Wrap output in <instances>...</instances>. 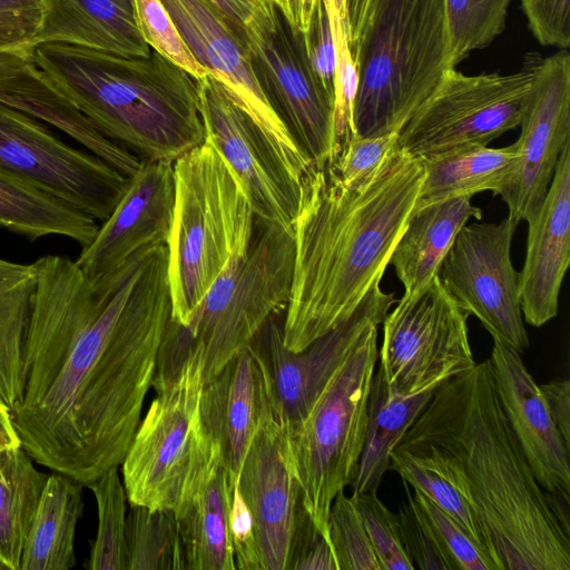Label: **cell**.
<instances>
[{
  "label": "cell",
  "instance_id": "obj_50",
  "mask_svg": "<svg viewBox=\"0 0 570 570\" xmlns=\"http://www.w3.org/2000/svg\"><path fill=\"white\" fill-rule=\"evenodd\" d=\"M553 422L564 442L570 445V381L558 377L539 384Z\"/></svg>",
  "mask_w": 570,
  "mask_h": 570
},
{
  "label": "cell",
  "instance_id": "obj_16",
  "mask_svg": "<svg viewBox=\"0 0 570 570\" xmlns=\"http://www.w3.org/2000/svg\"><path fill=\"white\" fill-rule=\"evenodd\" d=\"M380 283L372 285L351 317L303 351L292 352L284 345L281 314L254 338L266 366L273 414L281 424L301 421L366 330L383 323L396 299Z\"/></svg>",
  "mask_w": 570,
  "mask_h": 570
},
{
  "label": "cell",
  "instance_id": "obj_55",
  "mask_svg": "<svg viewBox=\"0 0 570 570\" xmlns=\"http://www.w3.org/2000/svg\"><path fill=\"white\" fill-rule=\"evenodd\" d=\"M0 570H7L6 567L0 561Z\"/></svg>",
  "mask_w": 570,
  "mask_h": 570
},
{
  "label": "cell",
  "instance_id": "obj_17",
  "mask_svg": "<svg viewBox=\"0 0 570 570\" xmlns=\"http://www.w3.org/2000/svg\"><path fill=\"white\" fill-rule=\"evenodd\" d=\"M198 62L255 120L303 177L312 164L269 104L254 72L245 30L209 0H160Z\"/></svg>",
  "mask_w": 570,
  "mask_h": 570
},
{
  "label": "cell",
  "instance_id": "obj_26",
  "mask_svg": "<svg viewBox=\"0 0 570 570\" xmlns=\"http://www.w3.org/2000/svg\"><path fill=\"white\" fill-rule=\"evenodd\" d=\"M482 216V209L472 205L471 196L414 209L390 257L404 286L403 295L416 294L436 276L460 229L470 218L481 219Z\"/></svg>",
  "mask_w": 570,
  "mask_h": 570
},
{
  "label": "cell",
  "instance_id": "obj_42",
  "mask_svg": "<svg viewBox=\"0 0 570 570\" xmlns=\"http://www.w3.org/2000/svg\"><path fill=\"white\" fill-rule=\"evenodd\" d=\"M406 500L396 513L402 547L414 570H450L429 525L421 515L407 483Z\"/></svg>",
  "mask_w": 570,
  "mask_h": 570
},
{
  "label": "cell",
  "instance_id": "obj_35",
  "mask_svg": "<svg viewBox=\"0 0 570 570\" xmlns=\"http://www.w3.org/2000/svg\"><path fill=\"white\" fill-rule=\"evenodd\" d=\"M96 499L98 530L91 547V570H128L126 543V490L118 466L87 485Z\"/></svg>",
  "mask_w": 570,
  "mask_h": 570
},
{
  "label": "cell",
  "instance_id": "obj_24",
  "mask_svg": "<svg viewBox=\"0 0 570 570\" xmlns=\"http://www.w3.org/2000/svg\"><path fill=\"white\" fill-rule=\"evenodd\" d=\"M234 489L219 448L210 441L174 510L186 570H236L229 538Z\"/></svg>",
  "mask_w": 570,
  "mask_h": 570
},
{
  "label": "cell",
  "instance_id": "obj_8",
  "mask_svg": "<svg viewBox=\"0 0 570 570\" xmlns=\"http://www.w3.org/2000/svg\"><path fill=\"white\" fill-rule=\"evenodd\" d=\"M377 324L371 325L335 371L308 413L283 425L302 501L328 539L335 495L354 481L363 451L367 403L379 358Z\"/></svg>",
  "mask_w": 570,
  "mask_h": 570
},
{
  "label": "cell",
  "instance_id": "obj_41",
  "mask_svg": "<svg viewBox=\"0 0 570 570\" xmlns=\"http://www.w3.org/2000/svg\"><path fill=\"white\" fill-rule=\"evenodd\" d=\"M382 570H414L401 543L396 513L376 492L352 494Z\"/></svg>",
  "mask_w": 570,
  "mask_h": 570
},
{
  "label": "cell",
  "instance_id": "obj_2",
  "mask_svg": "<svg viewBox=\"0 0 570 570\" xmlns=\"http://www.w3.org/2000/svg\"><path fill=\"white\" fill-rule=\"evenodd\" d=\"M395 448L442 461L498 570H570V504L535 480L501 407L489 360L438 386Z\"/></svg>",
  "mask_w": 570,
  "mask_h": 570
},
{
  "label": "cell",
  "instance_id": "obj_40",
  "mask_svg": "<svg viewBox=\"0 0 570 570\" xmlns=\"http://www.w3.org/2000/svg\"><path fill=\"white\" fill-rule=\"evenodd\" d=\"M137 23L145 42L196 79L208 72L198 62L160 0H132Z\"/></svg>",
  "mask_w": 570,
  "mask_h": 570
},
{
  "label": "cell",
  "instance_id": "obj_25",
  "mask_svg": "<svg viewBox=\"0 0 570 570\" xmlns=\"http://www.w3.org/2000/svg\"><path fill=\"white\" fill-rule=\"evenodd\" d=\"M40 43H67L126 57H147L132 0H41Z\"/></svg>",
  "mask_w": 570,
  "mask_h": 570
},
{
  "label": "cell",
  "instance_id": "obj_11",
  "mask_svg": "<svg viewBox=\"0 0 570 570\" xmlns=\"http://www.w3.org/2000/svg\"><path fill=\"white\" fill-rule=\"evenodd\" d=\"M468 317L439 275L416 294L403 295L382 323L379 370L387 389L413 396L472 370Z\"/></svg>",
  "mask_w": 570,
  "mask_h": 570
},
{
  "label": "cell",
  "instance_id": "obj_14",
  "mask_svg": "<svg viewBox=\"0 0 570 570\" xmlns=\"http://www.w3.org/2000/svg\"><path fill=\"white\" fill-rule=\"evenodd\" d=\"M0 169L101 223L116 207L129 178L94 154L69 146L39 120L2 102Z\"/></svg>",
  "mask_w": 570,
  "mask_h": 570
},
{
  "label": "cell",
  "instance_id": "obj_19",
  "mask_svg": "<svg viewBox=\"0 0 570 570\" xmlns=\"http://www.w3.org/2000/svg\"><path fill=\"white\" fill-rule=\"evenodd\" d=\"M175 206L174 163L141 160L109 217L76 259L91 282L124 266L135 254L167 245Z\"/></svg>",
  "mask_w": 570,
  "mask_h": 570
},
{
  "label": "cell",
  "instance_id": "obj_45",
  "mask_svg": "<svg viewBox=\"0 0 570 570\" xmlns=\"http://www.w3.org/2000/svg\"><path fill=\"white\" fill-rule=\"evenodd\" d=\"M43 14L41 0H0V52L30 50Z\"/></svg>",
  "mask_w": 570,
  "mask_h": 570
},
{
  "label": "cell",
  "instance_id": "obj_4",
  "mask_svg": "<svg viewBox=\"0 0 570 570\" xmlns=\"http://www.w3.org/2000/svg\"><path fill=\"white\" fill-rule=\"evenodd\" d=\"M31 56L104 135L142 160L174 163L205 141L198 79L154 49L126 57L40 43Z\"/></svg>",
  "mask_w": 570,
  "mask_h": 570
},
{
  "label": "cell",
  "instance_id": "obj_34",
  "mask_svg": "<svg viewBox=\"0 0 570 570\" xmlns=\"http://www.w3.org/2000/svg\"><path fill=\"white\" fill-rule=\"evenodd\" d=\"M389 470L426 495L484 547L470 504L440 459L431 453L395 448L391 453Z\"/></svg>",
  "mask_w": 570,
  "mask_h": 570
},
{
  "label": "cell",
  "instance_id": "obj_48",
  "mask_svg": "<svg viewBox=\"0 0 570 570\" xmlns=\"http://www.w3.org/2000/svg\"><path fill=\"white\" fill-rule=\"evenodd\" d=\"M229 538L236 569L262 570L253 519L237 485L230 502Z\"/></svg>",
  "mask_w": 570,
  "mask_h": 570
},
{
  "label": "cell",
  "instance_id": "obj_43",
  "mask_svg": "<svg viewBox=\"0 0 570 570\" xmlns=\"http://www.w3.org/2000/svg\"><path fill=\"white\" fill-rule=\"evenodd\" d=\"M302 40L312 75L334 101L335 45L327 0H316Z\"/></svg>",
  "mask_w": 570,
  "mask_h": 570
},
{
  "label": "cell",
  "instance_id": "obj_36",
  "mask_svg": "<svg viewBox=\"0 0 570 570\" xmlns=\"http://www.w3.org/2000/svg\"><path fill=\"white\" fill-rule=\"evenodd\" d=\"M511 1L443 0L453 68L471 51L485 48L501 35Z\"/></svg>",
  "mask_w": 570,
  "mask_h": 570
},
{
  "label": "cell",
  "instance_id": "obj_5",
  "mask_svg": "<svg viewBox=\"0 0 570 570\" xmlns=\"http://www.w3.org/2000/svg\"><path fill=\"white\" fill-rule=\"evenodd\" d=\"M358 72L356 136L399 132L450 61L443 0H370L350 46Z\"/></svg>",
  "mask_w": 570,
  "mask_h": 570
},
{
  "label": "cell",
  "instance_id": "obj_28",
  "mask_svg": "<svg viewBox=\"0 0 570 570\" xmlns=\"http://www.w3.org/2000/svg\"><path fill=\"white\" fill-rule=\"evenodd\" d=\"M0 227L29 240L67 237L83 248L95 238L99 225L53 195L0 169Z\"/></svg>",
  "mask_w": 570,
  "mask_h": 570
},
{
  "label": "cell",
  "instance_id": "obj_7",
  "mask_svg": "<svg viewBox=\"0 0 570 570\" xmlns=\"http://www.w3.org/2000/svg\"><path fill=\"white\" fill-rule=\"evenodd\" d=\"M174 173L167 244L170 320L185 326L229 258L249 247L256 217L242 186L208 142L176 159Z\"/></svg>",
  "mask_w": 570,
  "mask_h": 570
},
{
  "label": "cell",
  "instance_id": "obj_46",
  "mask_svg": "<svg viewBox=\"0 0 570 570\" xmlns=\"http://www.w3.org/2000/svg\"><path fill=\"white\" fill-rule=\"evenodd\" d=\"M528 26L542 46H570V0H520Z\"/></svg>",
  "mask_w": 570,
  "mask_h": 570
},
{
  "label": "cell",
  "instance_id": "obj_10",
  "mask_svg": "<svg viewBox=\"0 0 570 570\" xmlns=\"http://www.w3.org/2000/svg\"><path fill=\"white\" fill-rule=\"evenodd\" d=\"M203 386L204 357L196 350L179 377L156 393L121 463L129 504L176 509L210 449L199 415Z\"/></svg>",
  "mask_w": 570,
  "mask_h": 570
},
{
  "label": "cell",
  "instance_id": "obj_53",
  "mask_svg": "<svg viewBox=\"0 0 570 570\" xmlns=\"http://www.w3.org/2000/svg\"><path fill=\"white\" fill-rule=\"evenodd\" d=\"M21 446V441L9 410L0 405V454L6 450Z\"/></svg>",
  "mask_w": 570,
  "mask_h": 570
},
{
  "label": "cell",
  "instance_id": "obj_32",
  "mask_svg": "<svg viewBox=\"0 0 570 570\" xmlns=\"http://www.w3.org/2000/svg\"><path fill=\"white\" fill-rule=\"evenodd\" d=\"M22 446L0 454V561L19 570L24 540L48 474L39 471Z\"/></svg>",
  "mask_w": 570,
  "mask_h": 570
},
{
  "label": "cell",
  "instance_id": "obj_30",
  "mask_svg": "<svg viewBox=\"0 0 570 570\" xmlns=\"http://www.w3.org/2000/svg\"><path fill=\"white\" fill-rule=\"evenodd\" d=\"M520 159L517 142L502 148L488 146L423 160L425 178L415 209L459 196L490 190L500 195Z\"/></svg>",
  "mask_w": 570,
  "mask_h": 570
},
{
  "label": "cell",
  "instance_id": "obj_23",
  "mask_svg": "<svg viewBox=\"0 0 570 570\" xmlns=\"http://www.w3.org/2000/svg\"><path fill=\"white\" fill-rule=\"evenodd\" d=\"M527 223L520 306L524 322L540 327L558 314L560 288L570 264V144L560 154L542 204Z\"/></svg>",
  "mask_w": 570,
  "mask_h": 570
},
{
  "label": "cell",
  "instance_id": "obj_37",
  "mask_svg": "<svg viewBox=\"0 0 570 570\" xmlns=\"http://www.w3.org/2000/svg\"><path fill=\"white\" fill-rule=\"evenodd\" d=\"M335 45L334 142L330 159L337 158L356 136L353 121L358 72L350 47L345 0H327Z\"/></svg>",
  "mask_w": 570,
  "mask_h": 570
},
{
  "label": "cell",
  "instance_id": "obj_15",
  "mask_svg": "<svg viewBox=\"0 0 570 570\" xmlns=\"http://www.w3.org/2000/svg\"><path fill=\"white\" fill-rule=\"evenodd\" d=\"M519 223L464 225L442 261L439 277L458 305L519 354L529 347L520 306L519 273L510 249Z\"/></svg>",
  "mask_w": 570,
  "mask_h": 570
},
{
  "label": "cell",
  "instance_id": "obj_12",
  "mask_svg": "<svg viewBox=\"0 0 570 570\" xmlns=\"http://www.w3.org/2000/svg\"><path fill=\"white\" fill-rule=\"evenodd\" d=\"M244 30L254 72L273 109L311 163L327 160L334 142V101L308 68L302 33L292 32L271 0Z\"/></svg>",
  "mask_w": 570,
  "mask_h": 570
},
{
  "label": "cell",
  "instance_id": "obj_47",
  "mask_svg": "<svg viewBox=\"0 0 570 570\" xmlns=\"http://www.w3.org/2000/svg\"><path fill=\"white\" fill-rule=\"evenodd\" d=\"M399 132L376 137L354 136L342 154L330 159L342 178L354 181L376 168L397 146Z\"/></svg>",
  "mask_w": 570,
  "mask_h": 570
},
{
  "label": "cell",
  "instance_id": "obj_3",
  "mask_svg": "<svg viewBox=\"0 0 570 570\" xmlns=\"http://www.w3.org/2000/svg\"><path fill=\"white\" fill-rule=\"evenodd\" d=\"M424 178V161L399 144L354 181L344 180L330 159L309 165L293 225L291 293L283 318L289 351H303L351 317L381 282Z\"/></svg>",
  "mask_w": 570,
  "mask_h": 570
},
{
  "label": "cell",
  "instance_id": "obj_22",
  "mask_svg": "<svg viewBox=\"0 0 570 570\" xmlns=\"http://www.w3.org/2000/svg\"><path fill=\"white\" fill-rule=\"evenodd\" d=\"M271 413L266 366L252 342L204 384L199 399L204 431L219 448L233 489L250 442Z\"/></svg>",
  "mask_w": 570,
  "mask_h": 570
},
{
  "label": "cell",
  "instance_id": "obj_18",
  "mask_svg": "<svg viewBox=\"0 0 570 570\" xmlns=\"http://www.w3.org/2000/svg\"><path fill=\"white\" fill-rule=\"evenodd\" d=\"M515 141L520 159L500 194L512 220H528L540 207L563 148L570 144V53L539 58Z\"/></svg>",
  "mask_w": 570,
  "mask_h": 570
},
{
  "label": "cell",
  "instance_id": "obj_52",
  "mask_svg": "<svg viewBox=\"0 0 570 570\" xmlns=\"http://www.w3.org/2000/svg\"><path fill=\"white\" fill-rule=\"evenodd\" d=\"M237 27L244 29L267 0H209Z\"/></svg>",
  "mask_w": 570,
  "mask_h": 570
},
{
  "label": "cell",
  "instance_id": "obj_13",
  "mask_svg": "<svg viewBox=\"0 0 570 570\" xmlns=\"http://www.w3.org/2000/svg\"><path fill=\"white\" fill-rule=\"evenodd\" d=\"M198 88L205 141L229 167L255 217L293 230L302 176L213 75L198 79Z\"/></svg>",
  "mask_w": 570,
  "mask_h": 570
},
{
  "label": "cell",
  "instance_id": "obj_54",
  "mask_svg": "<svg viewBox=\"0 0 570 570\" xmlns=\"http://www.w3.org/2000/svg\"><path fill=\"white\" fill-rule=\"evenodd\" d=\"M368 3L370 0H345L350 46L356 39L361 22L363 20Z\"/></svg>",
  "mask_w": 570,
  "mask_h": 570
},
{
  "label": "cell",
  "instance_id": "obj_51",
  "mask_svg": "<svg viewBox=\"0 0 570 570\" xmlns=\"http://www.w3.org/2000/svg\"><path fill=\"white\" fill-rule=\"evenodd\" d=\"M281 11L294 35L303 33L309 22L316 0H271Z\"/></svg>",
  "mask_w": 570,
  "mask_h": 570
},
{
  "label": "cell",
  "instance_id": "obj_29",
  "mask_svg": "<svg viewBox=\"0 0 570 570\" xmlns=\"http://www.w3.org/2000/svg\"><path fill=\"white\" fill-rule=\"evenodd\" d=\"M433 392L406 397L396 395L387 389L380 370L374 372L365 442L351 484L353 494L377 492L389 470L392 451L430 402Z\"/></svg>",
  "mask_w": 570,
  "mask_h": 570
},
{
  "label": "cell",
  "instance_id": "obj_21",
  "mask_svg": "<svg viewBox=\"0 0 570 570\" xmlns=\"http://www.w3.org/2000/svg\"><path fill=\"white\" fill-rule=\"evenodd\" d=\"M520 355L493 341L488 360L501 407L540 487L553 499L570 504V445Z\"/></svg>",
  "mask_w": 570,
  "mask_h": 570
},
{
  "label": "cell",
  "instance_id": "obj_39",
  "mask_svg": "<svg viewBox=\"0 0 570 570\" xmlns=\"http://www.w3.org/2000/svg\"><path fill=\"white\" fill-rule=\"evenodd\" d=\"M412 497L450 570H498L487 549L452 517L421 491L414 489Z\"/></svg>",
  "mask_w": 570,
  "mask_h": 570
},
{
  "label": "cell",
  "instance_id": "obj_20",
  "mask_svg": "<svg viewBox=\"0 0 570 570\" xmlns=\"http://www.w3.org/2000/svg\"><path fill=\"white\" fill-rule=\"evenodd\" d=\"M250 512L262 570H285L302 492L284 426L268 414L256 431L236 483Z\"/></svg>",
  "mask_w": 570,
  "mask_h": 570
},
{
  "label": "cell",
  "instance_id": "obj_33",
  "mask_svg": "<svg viewBox=\"0 0 570 570\" xmlns=\"http://www.w3.org/2000/svg\"><path fill=\"white\" fill-rule=\"evenodd\" d=\"M126 543L128 570H186L173 510L130 504Z\"/></svg>",
  "mask_w": 570,
  "mask_h": 570
},
{
  "label": "cell",
  "instance_id": "obj_49",
  "mask_svg": "<svg viewBox=\"0 0 570 570\" xmlns=\"http://www.w3.org/2000/svg\"><path fill=\"white\" fill-rule=\"evenodd\" d=\"M37 70L31 50L0 52V102L6 104Z\"/></svg>",
  "mask_w": 570,
  "mask_h": 570
},
{
  "label": "cell",
  "instance_id": "obj_38",
  "mask_svg": "<svg viewBox=\"0 0 570 570\" xmlns=\"http://www.w3.org/2000/svg\"><path fill=\"white\" fill-rule=\"evenodd\" d=\"M327 535L337 570H382L353 497L340 491L330 508Z\"/></svg>",
  "mask_w": 570,
  "mask_h": 570
},
{
  "label": "cell",
  "instance_id": "obj_9",
  "mask_svg": "<svg viewBox=\"0 0 570 570\" xmlns=\"http://www.w3.org/2000/svg\"><path fill=\"white\" fill-rule=\"evenodd\" d=\"M537 55L517 72L468 76L450 68L399 131V146L422 160L488 146L520 125Z\"/></svg>",
  "mask_w": 570,
  "mask_h": 570
},
{
  "label": "cell",
  "instance_id": "obj_44",
  "mask_svg": "<svg viewBox=\"0 0 570 570\" xmlns=\"http://www.w3.org/2000/svg\"><path fill=\"white\" fill-rule=\"evenodd\" d=\"M285 570H337L330 540L316 527L302 500L294 519Z\"/></svg>",
  "mask_w": 570,
  "mask_h": 570
},
{
  "label": "cell",
  "instance_id": "obj_6",
  "mask_svg": "<svg viewBox=\"0 0 570 570\" xmlns=\"http://www.w3.org/2000/svg\"><path fill=\"white\" fill-rule=\"evenodd\" d=\"M293 258V230L256 218L249 247L229 258L187 325L169 318L160 344L163 360L181 366L199 350L204 384L214 379L273 316L285 312Z\"/></svg>",
  "mask_w": 570,
  "mask_h": 570
},
{
  "label": "cell",
  "instance_id": "obj_31",
  "mask_svg": "<svg viewBox=\"0 0 570 570\" xmlns=\"http://www.w3.org/2000/svg\"><path fill=\"white\" fill-rule=\"evenodd\" d=\"M37 263H17L0 257V405L12 412L23 396V342Z\"/></svg>",
  "mask_w": 570,
  "mask_h": 570
},
{
  "label": "cell",
  "instance_id": "obj_1",
  "mask_svg": "<svg viewBox=\"0 0 570 570\" xmlns=\"http://www.w3.org/2000/svg\"><path fill=\"white\" fill-rule=\"evenodd\" d=\"M149 247L97 282L67 256L36 261L12 421L36 463L81 485L122 463L153 385L171 299Z\"/></svg>",
  "mask_w": 570,
  "mask_h": 570
},
{
  "label": "cell",
  "instance_id": "obj_27",
  "mask_svg": "<svg viewBox=\"0 0 570 570\" xmlns=\"http://www.w3.org/2000/svg\"><path fill=\"white\" fill-rule=\"evenodd\" d=\"M81 484L48 475L28 530L19 570H69L76 564V528L83 511Z\"/></svg>",
  "mask_w": 570,
  "mask_h": 570
}]
</instances>
